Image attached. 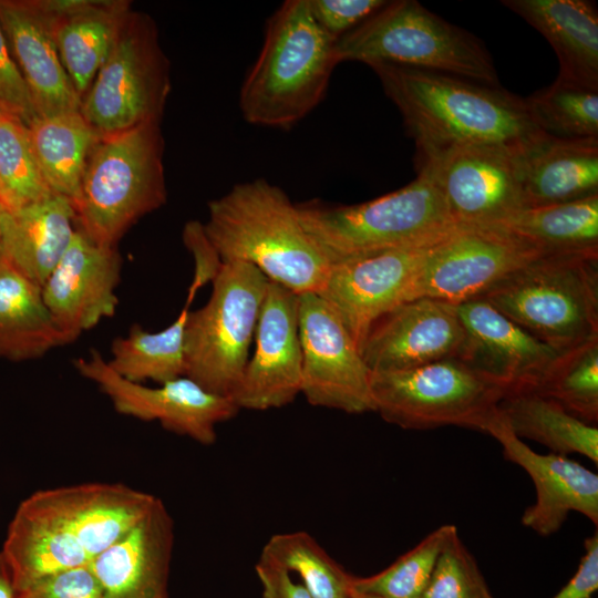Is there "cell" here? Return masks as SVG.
<instances>
[{"instance_id":"cell-4","label":"cell","mask_w":598,"mask_h":598,"mask_svg":"<svg viewBox=\"0 0 598 598\" xmlns=\"http://www.w3.org/2000/svg\"><path fill=\"white\" fill-rule=\"evenodd\" d=\"M302 225L330 266L393 249L433 245L457 226L430 174L355 205L319 199L297 205Z\"/></svg>"},{"instance_id":"cell-15","label":"cell","mask_w":598,"mask_h":598,"mask_svg":"<svg viewBox=\"0 0 598 598\" xmlns=\"http://www.w3.org/2000/svg\"><path fill=\"white\" fill-rule=\"evenodd\" d=\"M74 367L110 398L120 414L158 421L164 429L204 445L216 441L217 424L233 419L239 411L230 398L209 392L186 375L155 388L128 381L96 350L76 359Z\"/></svg>"},{"instance_id":"cell-37","label":"cell","mask_w":598,"mask_h":598,"mask_svg":"<svg viewBox=\"0 0 598 598\" xmlns=\"http://www.w3.org/2000/svg\"><path fill=\"white\" fill-rule=\"evenodd\" d=\"M0 182L14 209L54 194L42 176L28 127L8 115L0 117Z\"/></svg>"},{"instance_id":"cell-33","label":"cell","mask_w":598,"mask_h":598,"mask_svg":"<svg viewBox=\"0 0 598 598\" xmlns=\"http://www.w3.org/2000/svg\"><path fill=\"white\" fill-rule=\"evenodd\" d=\"M261 560L296 573L312 598H351L353 577L308 533L298 530L271 536Z\"/></svg>"},{"instance_id":"cell-8","label":"cell","mask_w":598,"mask_h":598,"mask_svg":"<svg viewBox=\"0 0 598 598\" xmlns=\"http://www.w3.org/2000/svg\"><path fill=\"white\" fill-rule=\"evenodd\" d=\"M208 301L189 311L185 327V375L230 398L248 362L268 278L245 262H223Z\"/></svg>"},{"instance_id":"cell-41","label":"cell","mask_w":598,"mask_h":598,"mask_svg":"<svg viewBox=\"0 0 598 598\" xmlns=\"http://www.w3.org/2000/svg\"><path fill=\"white\" fill-rule=\"evenodd\" d=\"M19 595L20 598H103L90 565L44 577Z\"/></svg>"},{"instance_id":"cell-49","label":"cell","mask_w":598,"mask_h":598,"mask_svg":"<svg viewBox=\"0 0 598 598\" xmlns=\"http://www.w3.org/2000/svg\"><path fill=\"white\" fill-rule=\"evenodd\" d=\"M6 115L1 110H0V117Z\"/></svg>"},{"instance_id":"cell-38","label":"cell","mask_w":598,"mask_h":598,"mask_svg":"<svg viewBox=\"0 0 598 598\" xmlns=\"http://www.w3.org/2000/svg\"><path fill=\"white\" fill-rule=\"evenodd\" d=\"M422 598H494L458 532L441 550Z\"/></svg>"},{"instance_id":"cell-36","label":"cell","mask_w":598,"mask_h":598,"mask_svg":"<svg viewBox=\"0 0 598 598\" xmlns=\"http://www.w3.org/2000/svg\"><path fill=\"white\" fill-rule=\"evenodd\" d=\"M456 532L452 524L437 527L380 573L354 576L353 589L382 598H422L441 550Z\"/></svg>"},{"instance_id":"cell-47","label":"cell","mask_w":598,"mask_h":598,"mask_svg":"<svg viewBox=\"0 0 598 598\" xmlns=\"http://www.w3.org/2000/svg\"><path fill=\"white\" fill-rule=\"evenodd\" d=\"M351 598H382V597L370 595V594L358 592L354 590Z\"/></svg>"},{"instance_id":"cell-43","label":"cell","mask_w":598,"mask_h":598,"mask_svg":"<svg viewBox=\"0 0 598 598\" xmlns=\"http://www.w3.org/2000/svg\"><path fill=\"white\" fill-rule=\"evenodd\" d=\"M585 553L569 581L553 598H591L598 589V533L584 542Z\"/></svg>"},{"instance_id":"cell-22","label":"cell","mask_w":598,"mask_h":598,"mask_svg":"<svg viewBox=\"0 0 598 598\" xmlns=\"http://www.w3.org/2000/svg\"><path fill=\"white\" fill-rule=\"evenodd\" d=\"M0 25L38 117L80 111L81 97L60 60L45 0H0Z\"/></svg>"},{"instance_id":"cell-17","label":"cell","mask_w":598,"mask_h":598,"mask_svg":"<svg viewBox=\"0 0 598 598\" xmlns=\"http://www.w3.org/2000/svg\"><path fill=\"white\" fill-rule=\"evenodd\" d=\"M433 245L331 266L319 295L338 313L359 350L379 318L412 299L415 277Z\"/></svg>"},{"instance_id":"cell-30","label":"cell","mask_w":598,"mask_h":598,"mask_svg":"<svg viewBox=\"0 0 598 598\" xmlns=\"http://www.w3.org/2000/svg\"><path fill=\"white\" fill-rule=\"evenodd\" d=\"M498 408L519 439L533 440L551 453H577L598 463V429L567 412L543 394L525 391L507 393Z\"/></svg>"},{"instance_id":"cell-25","label":"cell","mask_w":598,"mask_h":598,"mask_svg":"<svg viewBox=\"0 0 598 598\" xmlns=\"http://www.w3.org/2000/svg\"><path fill=\"white\" fill-rule=\"evenodd\" d=\"M2 258L42 288L75 233V210L52 194L13 210L1 208Z\"/></svg>"},{"instance_id":"cell-6","label":"cell","mask_w":598,"mask_h":598,"mask_svg":"<svg viewBox=\"0 0 598 598\" xmlns=\"http://www.w3.org/2000/svg\"><path fill=\"white\" fill-rule=\"evenodd\" d=\"M336 55L339 63L395 64L499 86L484 44L415 0L388 1L336 41Z\"/></svg>"},{"instance_id":"cell-2","label":"cell","mask_w":598,"mask_h":598,"mask_svg":"<svg viewBox=\"0 0 598 598\" xmlns=\"http://www.w3.org/2000/svg\"><path fill=\"white\" fill-rule=\"evenodd\" d=\"M205 234L223 262H245L297 295L319 293L330 264L277 185L257 178L208 203Z\"/></svg>"},{"instance_id":"cell-26","label":"cell","mask_w":598,"mask_h":598,"mask_svg":"<svg viewBox=\"0 0 598 598\" xmlns=\"http://www.w3.org/2000/svg\"><path fill=\"white\" fill-rule=\"evenodd\" d=\"M60 60L81 97L105 61L125 14L126 0H45Z\"/></svg>"},{"instance_id":"cell-42","label":"cell","mask_w":598,"mask_h":598,"mask_svg":"<svg viewBox=\"0 0 598 598\" xmlns=\"http://www.w3.org/2000/svg\"><path fill=\"white\" fill-rule=\"evenodd\" d=\"M183 241L195 260V274L188 289V296L195 297L200 287L214 280L223 266V261L208 240L203 223L197 220L188 221L183 229Z\"/></svg>"},{"instance_id":"cell-20","label":"cell","mask_w":598,"mask_h":598,"mask_svg":"<svg viewBox=\"0 0 598 598\" xmlns=\"http://www.w3.org/2000/svg\"><path fill=\"white\" fill-rule=\"evenodd\" d=\"M502 446L504 457L522 467L536 489V501L522 524L540 536L557 533L571 512L598 524V475L566 455L533 451L509 427L499 408L484 432Z\"/></svg>"},{"instance_id":"cell-9","label":"cell","mask_w":598,"mask_h":598,"mask_svg":"<svg viewBox=\"0 0 598 598\" xmlns=\"http://www.w3.org/2000/svg\"><path fill=\"white\" fill-rule=\"evenodd\" d=\"M169 92V62L156 22L131 9L82 97L80 112L101 136L111 135L161 123Z\"/></svg>"},{"instance_id":"cell-46","label":"cell","mask_w":598,"mask_h":598,"mask_svg":"<svg viewBox=\"0 0 598 598\" xmlns=\"http://www.w3.org/2000/svg\"><path fill=\"white\" fill-rule=\"evenodd\" d=\"M0 205L2 207H4L6 209H8V210H13L14 209V205H13L10 196L8 195L7 190L2 186L1 182H0Z\"/></svg>"},{"instance_id":"cell-12","label":"cell","mask_w":598,"mask_h":598,"mask_svg":"<svg viewBox=\"0 0 598 598\" xmlns=\"http://www.w3.org/2000/svg\"><path fill=\"white\" fill-rule=\"evenodd\" d=\"M158 498L121 484H83L33 493L18 506L90 564L128 533Z\"/></svg>"},{"instance_id":"cell-1","label":"cell","mask_w":598,"mask_h":598,"mask_svg":"<svg viewBox=\"0 0 598 598\" xmlns=\"http://www.w3.org/2000/svg\"><path fill=\"white\" fill-rule=\"evenodd\" d=\"M414 140L416 161L448 148L485 145L523 151L546 134L525 99L501 86L395 64L370 66Z\"/></svg>"},{"instance_id":"cell-40","label":"cell","mask_w":598,"mask_h":598,"mask_svg":"<svg viewBox=\"0 0 598 598\" xmlns=\"http://www.w3.org/2000/svg\"><path fill=\"white\" fill-rule=\"evenodd\" d=\"M0 110L27 127L38 117L29 89L0 25Z\"/></svg>"},{"instance_id":"cell-29","label":"cell","mask_w":598,"mask_h":598,"mask_svg":"<svg viewBox=\"0 0 598 598\" xmlns=\"http://www.w3.org/2000/svg\"><path fill=\"white\" fill-rule=\"evenodd\" d=\"M28 132L49 188L74 207L89 158L101 135L80 111L37 117Z\"/></svg>"},{"instance_id":"cell-31","label":"cell","mask_w":598,"mask_h":598,"mask_svg":"<svg viewBox=\"0 0 598 598\" xmlns=\"http://www.w3.org/2000/svg\"><path fill=\"white\" fill-rule=\"evenodd\" d=\"M498 225L545 255L598 251V195L570 203L523 208Z\"/></svg>"},{"instance_id":"cell-45","label":"cell","mask_w":598,"mask_h":598,"mask_svg":"<svg viewBox=\"0 0 598 598\" xmlns=\"http://www.w3.org/2000/svg\"><path fill=\"white\" fill-rule=\"evenodd\" d=\"M0 598H20L10 568L0 551Z\"/></svg>"},{"instance_id":"cell-5","label":"cell","mask_w":598,"mask_h":598,"mask_svg":"<svg viewBox=\"0 0 598 598\" xmlns=\"http://www.w3.org/2000/svg\"><path fill=\"white\" fill-rule=\"evenodd\" d=\"M159 123L101 136L74 204L75 227L96 244L117 247L124 234L167 199Z\"/></svg>"},{"instance_id":"cell-35","label":"cell","mask_w":598,"mask_h":598,"mask_svg":"<svg viewBox=\"0 0 598 598\" xmlns=\"http://www.w3.org/2000/svg\"><path fill=\"white\" fill-rule=\"evenodd\" d=\"M553 399L579 420L598 421V338L559 352L533 391Z\"/></svg>"},{"instance_id":"cell-19","label":"cell","mask_w":598,"mask_h":598,"mask_svg":"<svg viewBox=\"0 0 598 598\" xmlns=\"http://www.w3.org/2000/svg\"><path fill=\"white\" fill-rule=\"evenodd\" d=\"M456 306L465 331L457 358L506 394L534 391L559 352L483 299Z\"/></svg>"},{"instance_id":"cell-7","label":"cell","mask_w":598,"mask_h":598,"mask_svg":"<svg viewBox=\"0 0 598 598\" xmlns=\"http://www.w3.org/2000/svg\"><path fill=\"white\" fill-rule=\"evenodd\" d=\"M557 352L598 338V251L545 255L482 298Z\"/></svg>"},{"instance_id":"cell-48","label":"cell","mask_w":598,"mask_h":598,"mask_svg":"<svg viewBox=\"0 0 598 598\" xmlns=\"http://www.w3.org/2000/svg\"><path fill=\"white\" fill-rule=\"evenodd\" d=\"M1 208H4L0 205V210ZM2 255H3V250H2V233H1V225H0V260L2 259Z\"/></svg>"},{"instance_id":"cell-34","label":"cell","mask_w":598,"mask_h":598,"mask_svg":"<svg viewBox=\"0 0 598 598\" xmlns=\"http://www.w3.org/2000/svg\"><path fill=\"white\" fill-rule=\"evenodd\" d=\"M535 125L563 140L598 138V89L556 79L525 99Z\"/></svg>"},{"instance_id":"cell-39","label":"cell","mask_w":598,"mask_h":598,"mask_svg":"<svg viewBox=\"0 0 598 598\" xmlns=\"http://www.w3.org/2000/svg\"><path fill=\"white\" fill-rule=\"evenodd\" d=\"M386 2L384 0H308V7L321 30L337 41Z\"/></svg>"},{"instance_id":"cell-16","label":"cell","mask_w":598,"mask_h":598,"mask_svg":"<svg viewBox=\"0 0 598 598\" xmlns=\"http://www.w3.org/2000/svg\"><path fill=\"white\" fill-rule=\"evenodd\" d=\"M298 310V295L269 280L255 333V352L230 396L239 410L279 409L301 393Z\"/></svg>"},{"instance_id":"cell-32","label":"cell","mask_w":598,"mask_h":598,"mask_svg":"<svg viewBox=\"0 0 598 598\" xmlns=\"http://www.w3.org/2000/svg\"><path fill=\"white\" fill-rule=\"evenodd\" d=\"M193 300L165 329L151 332L135 323L127 336L113 340L109 365L122 378L164 383L185 375V327Z\"/></svg>"},{"instance_id":"cell-10","label":"cell","mask_w":598,"mask_h":598,"mask_svg":"<svg viewBox=\"0 0 598 598\" xmlns=\"http://www.w3.org/2000/svg\"><path fill=\"white\" fill-rule=\"evenodd\" d=\"M370 388L374 412L406 430L456 425L484 432L506 394L458 358L371 372Z\"/></svg>"},{"instance_id":"cell-27","label":"cell","mask_w":598,"mask_h":598,"mask_svg":"<svg viewBox=\"0 0 598 598\" xmlns=\"http://www.w3.org/2000/svg\"><path fill=\"white\" fill-rule=\"evenodd\" d=\"M553 47L558 80L598 89V11L588 0H504Z\"/></svg>"},{"instance_id":"cell-28","label":"cell","mask_w":598,"mask_h":598,"mask_svg":"<svg viewBox=\"0 0 598 598\" xmlns=\"http://www.w3.org/2000/svg\"><path fill=\"white\" fill-rule=\"evenodd\" d=\"M66 340L49 311L41 287L0 260V357L32 360Z\"/></svg>"},{"instance_id":"cell-13","label":"cell","mask_w":598,"mask_h":598,"mask_svg":"<svg viewBox=\"0 0 598 598\" xmlns=\"http://www.w3.org/2000/svg\"><path fill=\"white\" fill-rule=\"evenodd\" d=\"M298 298L301 394L313 406L349 414L374 412L371 371L338 313L317 292Z\"/></svg>"},{"instance_id":"cell-11","label":"cell","mask_w":598,"mask_h":598,"mask_svg":"<svg viewBox=\"0 0 598 598\" xmlns=\"http://www.w3.org/2000/svg\"><path fill=\"white\" fill-rule=\"evenodd\" d=\"M542 256L543 251L502 225L457 226L429 249L411 300L432 298L460 305L480 299Z\"/></svg>"},{"instance_id":"cell-24","label":"cell","mask_w":598,"mask_h":598,"mask_svg":"<svg viewBox=\"0 0 598 598\" xmlns=\"http://www.w3.org/2000/svg\"><path fill=\"white\" fill-rule=\"evenodd\" d=\"M517 159L524 208L598 195V138L545 135L522 151Z\"/></svg>"},{"instance_id":"cell-3","label":"cell","mask_w":598,"mask_h":598,"mask_svg":"<svg viewBox=\"0 0 598 598\" xmlns=\"http://www.w3.org/2000/svg\"><path fill=\"white\" fill-rule=\"evenodd\" d=\"M338 64L336 41L316 23L308 0H286L267 20L260 52L241 84L244 120L291 128L324 99Z\"/></svg>"},{"instance_id":"cell-23","label":"cell","mask_w":598,"mask_h":598,"mask_svg":"<svg viewBox=\"0 0 598 598\" xmlns=\"http://www.w3.org/2000/svg\"><path fill=\"white\" fill-rule=\"evenodd\" d=\"M174 523L158 498L122 538L90 567L103 598H167Z\"/></svg>"},{"instance_id":"cell-44","label":"cell","mask_w":598,"mask_h":598,"mask_svg":"<svg viewBox=\"0 0 598 598\" xmlns=\"http://www.w3.org/2000/svg\"><path fill=\"white\" fill-rule=\"evenodd\" d=\"M261 586V598H312L301 582H296L286 569L259 559L255 566Z\"/></svg>"},{"instance_id":"cell-14","label":"cell","mask_w":598,"mask_h":598,"mask_svg":"<svg viewBox=\"0 0 598 598\" xmlns=\"http://www.w3.org/2000/svg\"><path fill=\"white\" fill-rule=\"evenodd\" d=\"M520 152L458 146L416 161V169L430 174L454 225H495L524 208L517 159Z\"/></svg>"},{"instance_id":"cell-21","label":"cell","mask_w":598,"mask_h":598,"mask_svg":"<svg viewBox=\"0 0 598 598\" xmlns=\"http://www.w3.org/2000/svg\"><path fill=\"white\" fill-rule=\"evenodd\" d=\"M464 337L456 305L416 298L379 318L360 352L371 372L408 370L457 358Z\"/></svg>"},{"instance_id":"cell-18","label":"cell","mask_w":598,"mask_h":598,"mask_svg":"<svg viewBox=\"0 0 598 598\" xmlns=\"http://www.w3.org/2000/svg\"><path fill=\"white\" fill-rule=\"evenodd\" d=\"M121 269L117 247L96 244L75 229L68 249L41 288L66 343L114 316Z\"/></svg>"}]
</instances>
